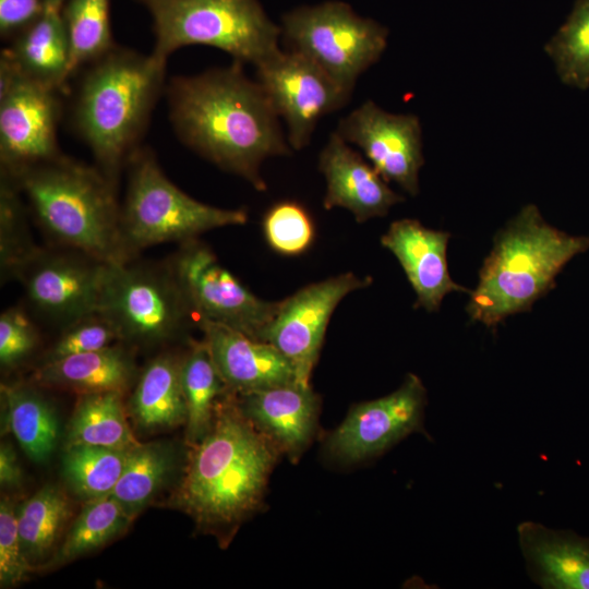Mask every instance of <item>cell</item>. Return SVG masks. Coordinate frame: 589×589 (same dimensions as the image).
I'll return each mask as SVG.
<instances>
[{
  "mask_svg": "<svg viewBox=\"0 0 589 589\" xmlns=\"http://www.w3.org/2000/svg\"><path fill=\"white\" fill-rule=\"evenodd\" d=\"M166 92L170 122L182 143L257 191L266 190L262 163L291 149L271 100L241 63L175 76Z\"/></svg>",
  "mask_w": 589,
  "mask_h": 589,
  "instance_id": "1",
  "label": "cell"
},
{
  "mask_svg": "<svg viewBox=\"0 0 589 589\" xmlns=\"http://www.w3.org/2000/svg\"><path fill=\"white\" fill-rule=\"evenodd\" d=\"M189 447L171 505L199 529L227 541L261 507L280 454L243 414L232 392L219 401L209 431Z\"/></svg>",
  "mask_w": 589,
  "mask_h": 589,
  "instance_id": "2",
  "label": "cell"
},
{
  "mask_svg": "<svg viewBox=\"0 0 589 589\" xmlns=\"http://www.w3.org/2000/svg\"><path fill=\"white\" fill-rule=\"evenodd\" d=\"M165 61L116 46L88 64L73 105V127L96 166L116 184L164 87Z\"/></svg>",
  "mask_w": 589,
  "mask_h": 589,
  "instance_id": "3",
  "label": "cell"
},
{
  "mask_svg": "<svg viewBox=\"0 0 589 589\" xmlns=\"http://www.w3.org/2000/svg\"><path fill=\"white\" fill-rule=\"evenodd\" d=\"M8 175L57 245L109 264L134 260L122 236L117 184L96 165L61 154Z\"/></svg>",
  "mask_w": 589,
  "mask_h": 589,
  "instance_id": "4",
  "label": "cell"
},
{
  "mask_svg": "<svg viewBox=\"0 0 589 589\" xmlns=\"http://www.w3.org/2000/svg\"><path fill=\"white\" fill-rule=\"evenodd\" d=\"M589 249V237L549 225L529 204L502 229L470 291L467 312L494 328L506 317L529 311L555 286V278L576 255Z\"/></svg>",
  "mask_w": 589,
  "mask_h": 589,
  "instance_id": "5",
  "label": "cell"
},
{
  "mask_svg": "<svg viewBox=\"0 0 589 589\" xmlns=\"http://www.w3.org/2000/svg\"><path fill=\"white\" fill-rule=\"evenodd\" d=\"M153 21L151 52L167 62L176 50L191 45L220 49L233 61L254 67L280 50V25L259 0H137Z\"/></svg>",
  "mask_w": 589,
  "mask_h": 589,
  "instance_id": "6",
  "label": "cell"
},
{
  "mask_svg": "<svg viewBox=\"0 0 589 589\" xmlns=\"http://www.w3.org/2000/svg\"><path fill=\"white\" fill-rule=\"evenodd\" d=\"M127 166L129 179L121 204V230L134 257L147 247L182 243L205 231L248 220L243 208L213 206L184 193L167 178L147 148L140 146Z\"/></svg>",
  "mask_w": 589,
  "mask_h": 589,
  "instance_id": "7",
  "label": "cell"
},
{
  "mask_svg": "<svg viewBox=\"0 0 589 589\" xmlns=\"http://www.w3.org/2000/svg\"><path fill=\"white\" fill-rule=\"evenodd\" d=\"M279 25L287 50L312 60L351 94L387 45L386 27L339 0L297 7L283 14Z\"/></svg>",
  "mask_w": 589,
  "mask_h": 589,
  "instance_id": "8",
  "label": "cell"
},
{
  "mask_svg": "<svg viewBox=\"0 0 589 589\" xmlns=\"http://www.w3.org/2000/svg\"><path fill=\"white\" fill-rule=\"evenodd\" d=\"M99 312L113 322L122 341L144 346L171 341L194 321L169 264L134 260L107 264Z\"/></svg>",
  "mask_w": 589,
  "mask_h": 589,
  "instance_id": "9",
  "label": "cell"
},
{
  "mask_svg": "<svg viewBox=\"0 0 589 589\" xmlns=\"http://www.w3.org/2000/svg\"><path fill=\"white\" fill-rule=\"evenodd\" d=\"M168 264L196 323L221 324L260 339L281 305L256 297L197 239L182 242Z\"/></svg>",
  "mask_w": 589,
  "mask_h": 589,
  "instance_id": "10",
  "label": "cell"
},
{
  "mask_svg": "<svg viewBox=\"0 0 589 589\" xmlns=\"http://www.w3.org/2000/svg\"><path fill=\"white\" fill-rule=\"evenodd\" d=\"M62 92L34 81L0 59V166L15 173L61 155Z\"/></svg>",
  "mask_w": 589,
  "mask_h": 589,
  "instance_id": "11",
  "label": "cell"
},
{
  "mask_svg": "<svg viewBox=\"0 0 589 589\" xmlns=\"http://www.w3.org/2000/svg\"><path fill=\"white\" fill-rule=\"evenodd\" d=\"M256 81L288 127V143L309 145L317 122L344 107L351 93L303 55L281 49L255 65Z\"/></svg>",
  "mask_w": 589,
  "mask_h": 589,
  "instance_id": "12",
  "label": "cell"
},
{
  "mask_svg": "<svg viewBox=\"0 0 589 589\" xmlns=\"http://www.w3.org/2000/svg\"><path fill=\"white\" fill-rule=\"evenodd\" d=\"M107 264L73 249L39 247L15 279L29 304L62 328L99 312Z\"/></svg>",
  "mask_w": 589,
  "mask_h": 589,
  "instance_id": "13",
  "label": "cell"
},
{
  "mask_svg": "<svg viewBox=\"0 0 589 589\" xmlns=\"http://www.w3.org/2000/svg\"><path fill=\"white\" fill-rule=\"evenodd\" d=\"M426 390L414 374H407L393 393L354 405L325 443L335 461L356 464L377 456L423 428Z\"/></svg>",
  "mask_w": 589,
  "mask_h": 589,
  "instance_id": "14",
  "label": "cell"
},
{
  "mask_svg": "<svg viewBox=\"0 0 589 589\" xmlns=\"http://www.w3.org/2000/svg\"><path fill=\"white\" fill-rule=\"evenodd\" d=\"M371 281L369 276L344 273L301 288L281 301L259 340L273 345L290 361L299 384L310 385L334 310L346 296Z\"/></svg>",
  "mask_w": 589,
  "mask_h": 589,
  "instance_id": "15",
  "label": "cell"
},
{
  "mask_svg": "<svg viewBox=\"0 0 589 589\" xmlns=\"http://www.w3.org/2000/svg\"><path fill=\"white\" fill-rule=\"evenodd\" d=\"M335 132L357 145L387 182H395L411 195L419 193L424 158L417 116L390 113L368 100L340 119Z\"/></svg>",
  "mask_w": 589,
  "mask_h": 589,
  "instance_id": "16",
  "label": "cell"
},
{
  "mask_svg": "<svg viewBox=\"0 0 589 589\" xmlns=\"http://www.w3.org/2000/svg\"><path fill=\"white\" fill-rule=\"evenodd\" d=\"M196 324L230 392L242 395L298 383L292 364L273 345L221 324Z\"/></svg>",
  "mask_w": 589,
  "mask_h": 589,
  "instance_id": "17",
  "label": "cell"
},
{
  "mask_svg": "<svg viewBox=\"0 0 589 589\" xmlns=\"http://www.w3.org/2000/svg\"><path fill=\"white\" fill-rule=\"evenodd\" d=\"M318 169L326 182L325 209L341 207L358 223L385 216L404 202L375 168L354 152L337 132H333L318 156Z\"/></svg>",
  "mask_w": 589,
  "mask_h": 589,
  "instance_id": "18",
  "label": "cell"
},
{
  "mask_svg": "<svg viewBox=\"0 0 589 589\" xmlns=\"http://www.w3.org/2000/svg\"><path fill=\"white\" fill-rule=\"evenodd\" d=\"M236 397L243 414L277 452L298 461L315 434L320 413V397L311 385L291 383Z\"/></svg>",
  "mask_w": 589,
  "mask_h": 589,
  "instance_id": "19",
  "label": "cell"
},
{
  "mask_svg": "<svg viewBox=\"0 0 589 589\" xmlns=\"http://www.w3.org/2000/svg\"><path fill=\"white\" fill-rule=\"evenodd\" d=\"M449 238V232L426 228L409 218L393 221L381 238L410 283L417 297L416 308L434 312L447 293L469 291L450 278L446 257Z\"/></svg>",
  "mask_w": 589,
  "mask_h": 589,
  "instance_id": "20",
  "label": "cell"
},
{
  "mask_svg": "<svg viewBox=\"0 0 589 589\" xmlns=\"http://www.w3.org/2000/svg\"><path fill=\"white\" fill-rule=\"evenodd\" d=\"M530 577L546 589H589V538L534 521L517 527Z\"/></svg>",
  "mask_w": 589,
  "mask_h": 589,
  "instance_id": "21",
  "label": "cell"
},
{
  "mask_svg": "<svg viewBox=\"0 0 589 589\" xmlns=\"http://www.w3.org/2000/svg\"><path fill=\"white\" fill-rule=\"evenodd\" d=\"M120 342L39 364L34 380L39 386L79 395L124 394L137 380L139 371L131 352Z\"/></svg>",
  "mask_w": 589,
  "mask_h": 589,
  "instance_id": "22",
  "label": "cell"
},
{
  "mask_svg": "<svg viewBox=\"0 0 589 589\" xmlns=\"http://www.w3.org/2000/svg\"><path fill=\"white\" fill-rule=\"evenodd\" d=\"M60 10L48 7L36 22L10 40L0 59L26 77L63 93L71 74L70 47Z\"/></svg>",
  "mask_w": 589,
  "mask_h": 589,
  "instance_id": "23",
  "label": "cell"
},
{
  "mask_svg": "<svg viewBox=\"0 0 589 589\" xmlns=\"http://www.w3.org/2000/svg\"><path fill=\"white\" fill-rule=\"evenodd\" d=\"M181 359L161 353L139 374L130 398V412L142 431L172 429L187 421L181 386Z\"/></svg>",
  "mask_w": 589,
  "mask_h": 589,
  "instance_id": "24",
  "label": "cell"
},
{
  "mask_svg": "<svg viewBox=\"0 0 589 589\" xmlns=\"http://www.w3.org/2000/svg\"><path fill=\"white\" fill-rule=\"evenodd\" d=\"M7 428L21 448L35 462L52 455L60 435L59 421L51 404L28 385H1Z\"/></svg>",
  "mask_w": 589,
  "mask_h": 589,
  "instance_id": "25",
  "label": "cell"
},
{
  "mask_svg": "<svg viewBox=\"0 0 589 589\" xmlns=\"http://www.w3.org/2000/svg\"><path fill=\"white\" fill-rule=\"evenodd\" d=\"M181 386L187 407L185 443L200 442L209 431L219 401L230 393L205 341H192L181 359Z\"/></svg>",
  "mask_w": 589,
  "mask_h": 589,
  "instance_id": "26",
  "label": "cell"
},
{
  "mask_svg": "<svg viewBox=\"0 0 589 589\" xmlns=\"http://www.w3.org/2000/svg\"><path fill=\"white\" fill-rule=\"evenodd\" d=\"M122 397L117 392L80 395L68 424L65 447L89 445L127 450L140 444L128 424Z\"/></svg>",
  "mask_w": 589,
  "mask_h": 589,
  "instance_id": "27",
  "label": "cell"
},
{
  "mask_svg": "<svg viewBox=\"0 0 589 589\" xmlns=\"http://www.w3.org/2000/svg\"><path fill=\"white\" fill-rule=\"evenodd\" d=\"M71 514L68 496L53 484L43 486L17 508L22 549L31 565L41 562L43 566L53 555Z\"/></svg>",
  "mask_w": 589,
  "mask_h": 589,
  "instance_id": "28",
  "label": "cell"
},
{
  "mask_svg": "<svg viewBox=\"0 0 589 589\" xmlns=\"http://www.w3.org/2000/svg\"><path fill=\"white\" fill-rule=\"evenodd\" d=\"M133 517L110 494L86 501L50 561L57 567L91 553L122 533Z\"/></svg>",
  "mask_w": 589,
  "mask_h": 589,
  "instance_id": "29",
  "label": "cell"
},
{
  "mask_svg": "<svg viewBox=\"0 0 589 589\" xmlns=\"http://www.w3.org/2000/svg\"><path fill=\"white\" fill-rule=\"evenodd\" d=\"M176 469V453L161 442L129 449L120 479L110 495L134 518L167 483Z\"/></svg>",
  "mask_w": 589,
  "mask_h": 589,
  "instance_id": "30",
  "label": "cell"
},
{
  "mask_svg": "<svg viewBox=\"0 0 589 589\" xmlns=\"http://www.w3.org/2000/svg\"><path fill=\"white\" fill-rule=\"evenodd\" d=\"M110 0H65L60 13L70 47V74L98 60L117 45L113 43Z\"/></svg>",
  "mask_w": 589,
  "mask_h": 589,
  "instance_id": "31",
  "label": "cell"
},
{
  "mask_svg": "<svg viewBox=\"0 0 589 589\" xmlns=\"http://www.w3.org/2000/svg\"><path fill=\"white\" fill-rule=\"evenodd\" d=\"M128 453L101 446H68L62 456L64 481L85 502L109 495L122 474Z\"/></svg>",
  "mask_w": 589,
  "mask_h": 589,
  "instance_id": "32",
  "label": "cell"
},
{
  "mask_svg": "<svg viewBox=\"0 0 589 589\" xmlns=\"http://www.w3.org/2000/svg\"><path fill=\"white\" fill-rule=\"evenodd\" d=\"M14 179L1 172L0 179V271L2 281L15 279L19 271L36 253L27 224V208Z\"/></svg>",
  "mask_w": 589,
  "mask_h": 589,
  "instance_id": "33",
  "label": "cell"
},
{
  "mask_svg": "<svg viewBox=\"0 0 589 589\" xmlns=\"http://www.w3.org/2000/svg\"><path fill=\"white\" fill-rule=\"evenodd\" d=\"M561 81L589 87V0H578L564 25L544 47Z\"/></svg>",
  "mask_w": 589,
  "mask_h": 589,
  "instance_id": "34",
  "label": "cell"
},
{
  "mask_svg": "<svg viewBox=\"0 0 589 589\" xmlns=\"http://www.w3.org/2000/svg\"><path fill=\"white\" fill-rule=\"evenodd\" d=\"M263 231L269 247L284 255L305 252L314 239V225L308 211L296 201L274 204L264 215Z\"/></svg>",
  "mask_w": 589,
  "mask_h": 589,
  "instance_id": "35",
  "label": "cell"
},
{
  "mask_svg": "<svg viewBox=\"0 0 589 589\" xmlns=\"http://www.w3.org/2000/svg\"><path fill=\"white\" fill-rule=\"evenodd\" d=\"M120 341L122 342L121 336L113 322L104 313L95 312L62 327L40 364L98 350Z\"/></svg>",
  "mask_w": 589,
  "mask_h": 589,
  "instance_id": "36",
  "label": "cell"
},
{
  "mask_svg": "<svg viewBox=\"0 0 589 589\" xmlns=\"http://www.w3.org/2000/svg\"><path fill=\"white\" fill-rule=\"evenodd\" d=\"M39 333L20 306H11L0 315V363L13 369L24 362L37 348Z\"/></svg>",
  "mask_w": 589,
  "mask_h": 589,
  "instance_id": "37",
  "label": "cell"
},
{
  "mask_svg": "<svg viewBox=\"0 0 589 589\" xmlns=\"http://www.w3.org/2000/svg\"><path fill=\"white\" fill-rule=\"evenodd\" d=\"M32 565L26 560L17 527V508L13 502L0 503V585L13 587L24 580Z\"/></svg>",
  "mask_w": 589,
  "mask_h": 589,
  "instance_id": "38",
  "label": "cell"
},
{
  "mask_svg": "<svg viewBox=\"0 0 589 589\" xmlns=\"http://www.w3.org/2000/svg\"><path fill=\"white\" fill-rule=\"evenodd\" d=\"M46 0H0V35L12 40L47 10Z\"/></svg>",
  "mask_w": 589,
  "mask_h": 589,
  "instance_id": "39",
  "label": "cell"
},
{
  "mask_svg": "<svg viewBox=\"0 0 589 589\" xmlns=\"http://www.w3.org/2000/svg\"><path fill=\"white\" fill-rule=\"evenodd\" d=\"M22 483V469L17 456L9 443L0 446V484L1 488L14 489Z\"/></svg>",
  "mask_w": 589,
  "mask_h": 589,
  "instance_id": "40",
  "label": "cell"
},
{
  "mask_svg": "<svg viewBox=\"0 0 589 589\" xmlns=\"http://www.w3.org/2000/svg\"><path fill=\"white\" fill-rule=\"evenodd\" d=\"M46 1H47L48 7L61 9L65 0H46Z\"/></svg>",
  "mask_w": 589,
  "mask_h": 589,
  "instance_id": "41",
  "label": "cell"
}]
</instances>
